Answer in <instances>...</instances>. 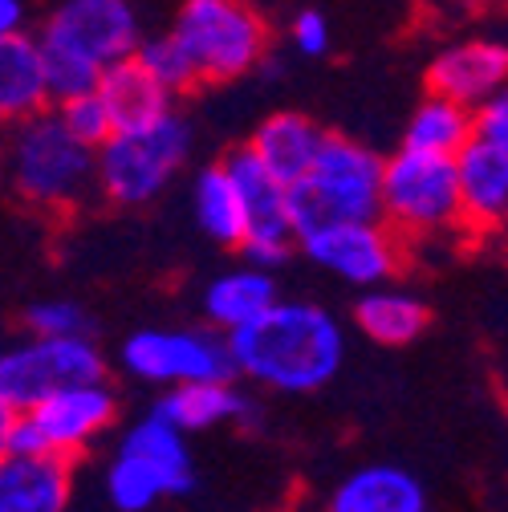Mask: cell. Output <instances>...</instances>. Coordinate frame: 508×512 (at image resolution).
<instances>
[{"mask_svg":"<svg viewBox=\"0 0 508 512\" xmlns=\"http://www.w3.org/2000/svg\"><path fill=\"white\" fill-rule=\"evenodd\" d=\"M232 374L277 395L330 387L346 362V330L317 301H277L257 322L224 338Z\"/></svg>","mask_w":508,"mask_h":512,"instance_id":"obj_1","label":"cell"},{"mask_svg":"<svg viewBox=\"0 0 508 512\" xmlns=\"http://www.w3.org/2000/svg\"><path fill=\"white\" fill-rule=\"evenodd\" d=\"M196 452L192 439L179 435L155 411L139 415L114 443L102 468V492L114 512H155L167 500L196 492Z\"/></svg>","mask_w":508,"mask_h":512,"instance_id":"obj_2","label":"cell"},{"mask_svg":"<svg viewBox=\"0 0 508 512\" xmlns=\"http://www.w3.org/2000/svg\"><path fill=\"white\" fill-rule=\"evenodd\" d=\"M0 167L17 196L41 212H70L94 191V151L70 139L53 110L13 126Z\"/></svg>","mask_w":508,"mask_h":512,"instance_id":"obj_3","label":"cell"},{"mask_svg":"<svg viewBox=\"0 0 508 512\" xmlns=\"http://www.w3.org/2000/svg\"><path fill=\"white\" fill-rule=\"evenodd\" d=\"M378 175H383V155H374L358 139L326 135L309 171L289 187L293 240L326 224L378 220Z\"/></svg>","mask_w":508,"mask_h":512,"instance_id":"obj_4","label":"cell"},{"mask_svg":"<svg viewBox=\"0 0 508 512\" xmlns=\"http://www.w3.org/2000/svg\"><path fill=\"white\" fill-rule=\"evenodd\" d=\"M171 37L187 53L196 82H232L269 53V25L248 0H183Z\"/></svg>","mask_w":508,"mask_h":512,"instance_id":"obj_5","label":"cell"},{"mask_svg":"<svg viewBox=\"0 0 508 512\" xmlns=\"http://www.w3.org/2000/svg\"><path fill=\"white\" fill-rule=\"evenodd\" d=\"M192 155V126L175 110L143 131H114L94 151V187L114 204H151Z\"/></svg>","mask_w":508,"mask_h":512,"instance_id":"obj_6","label":"cell"},{"mask_svg":"<svg viewBox=\"0 0 508 512\" xmlns=\"http://www.w3.org/2000/svg\"><path fill=\"white\" fill-rule=\"evenodd\" d=\"M118 423V391L106 378L78 382L45 395L37 407L21 411L13 423V452L78 460Z\"/></svg>","mask_w":508,"mask_h":512,"instance_id":"obj_7","label":"cell"},{"mask_svg":"<svg viewBox=\"0 0 508 512\" xmlns=\"http://www.w3.org/2000/svg\"><path fill=\"white\" fill-rule=\"evenodd\" d=\"M378 220L395 236H427L460 224L456 163L423 151H395L378 175Z\"/></svg>","mask_w":508,"mask_h":512,"instance_id":"obj_8","label":"cell"},{"mask_svg":"<svg viewBox=\"0 0 508 512\" xmlns=\"http://www.w3.org/2000/svg\"><path fill=\"white\" fill-rule=\"evenodd\" d=\"M122 370L135 382L159 391H175V387H192V382H228L232 374V358H228V342L208 330V326H147L135 330L118 350Z\"/></svg>","mask_w":508,"mask_h":512,"instance_id":"obj_9","label":"cell"},{"mask_svg":"<svg viewBox=\"0 0 508 512\" xmlns=\"http://www.w3.org/2000/svg\"><path fill=\"white\" fill-rule=\"evenodd\" d=\"M143 41V25L131 0H61L41 25L37 49L82 61L94 74H106L131 61Z\"/></svg>","mask_w":508,"mask_h":512,"instance_id":"obj_10","label":"cell"},{"mask_svg":"<svg viewBox=\"0 0 508 512\" xmlns=\"http://www.w3.org/2000/svg\"><path fill=\"white\" fill-rule=\"evenodd\" d=\"M98 378H106V358L94 338H25L0 350V407L21 415L61 387Z\"/></svg>","mask_w":508,"mask_h":512,"instance_id":"obj_11","label":"cell"},{"mask_svg":"<svg viewBox=\"0 0 508 512\" xmlns=\"http://www.w3.org/2000/svg\"><path fill=\"white\" fill-rule=\"evenodd\" d=\"M297 248L309 261L354 285V289H378L399 273V236L383 220H358V224H326L297 236Z\"/></svg>","mask_w":508,"mask_h":512,"instance_id":"obj_12","label":"cell"},{"mask_svg":"<svg viewBox=\"0 0 508 512\" xmlns=\"http://www.w3.org/2000/svg\"><path fill=\"white\" fill-rule=\"evenodd\" d=\"M508 82V45L496 37H472L439 49L427 66L431 98L456 102L464 110H476L480 102L504 94Z\"/></svg>","mask_w":508,"mask_h":512,"instance_id":"obj_13","label":"cell"},{"mask_svg":"<svg viewBox=\"0 0 508 512\" xmlns=\"http://www.w3.org/2000/svg\"><path fill=\"white\" fill-rule=\"evenodd\" d=\"M322 512H427V488L403 464H358L330 488Z\"/></svg>","mask_w":508,"mask_h":512,"instance_id":"obj_14","label":"cell"},{"mask_svg":"<svg viewBox=\"0 0 508 512\" xmlns=\"http://www.w3.org/2000/svg\"><path fill=\"white\" fill-rule=\"evenodd\" d=\"M452 163L460 191V220L488 232L500 228L508 216V147L468 139Z\"/></svg>","mask_w":508,"mask_h":512,"instance_id":"obj_15","label":"cell"},{"mask_svg":"<svg viewBox=\"0 0 508 512\" xmlns=\"http://www.w3.org/2000/svg\"><path fill=\"white\" fill-rule=\"evenodd\" d=\"M74 500V464L57 456L9 452L0 460V512H66Z\"/></svg>","mask_w":508,"mask_h":512,"instance_id":"obj_16","label":"cell"},{"mask_svg":"<svg viewBox=\"0 0 508 512\" xmlns=\"http://www.w3.org/2000/svg\"><path fill=\"white\" fill-rule=\"evenodd\" d=\"M155 415L167 419L179 435H204L216 427H232V423H252L257 419V403L248 391L236 387V378L228 382H192V387H175L163 391V399L155 403Z\"/></svg>","mask_w":508,"mask_h":512,"instance_id":"obj_17","label":"cell"},{"mask_svg":"<svg viewBox=\"0 0 508 512\" xmlns=\"http://www.w3.org/2000/svg\"><path fill=\"white\" fill-rule=\"evenodd\" d=\"M322 139H326V131L313 118H305L297 110H281V114H269L257 131H252L248 155L257 159L273 179L293 187L309 171V163H313L317 147H322Z\"/></svg>","mask_w":508,"mask_h":512,"instance_id":"obj_18","label":"cell"},{"mask_svg":"<svg viewBox=\"0 0 508 512\" xmlns=\"http://www.w3.org/2000/svg\"><path fill=\"white\" fill-rule=\"evenodd\" d=\"M281 297H277V281L273 273H261V269H228L220 277H212L204 285V322L208 330H216L220 338L252 326L265 309H273Z\"/></svg>","mask_w":508,"mask_h":512,"instance_id":"obj_19","label":"cell"},{"mask_svg":"<svg viewBox=\"0 0 508 512\" xmlns=\"http://www.w3.org/2000/svg\"><path fill=\"white\" fill-rule=\"evenodd\" d=\"M236 187V196L244 204V220H248V236H293L289 228V187L281 179H273L257 159L248 155V147L232 151L220 163Z\"/></svg>","mask_w":508,"mask_h":512,"instance_id":"obj_20","label":"cell"},{"mask_svg":"<svg viewBox=\"0 0 508 512\" xmlns=\"http://www.w3.org/2000/svg\"><path fill=\"white\" fill-rule=\"evenodd\" d=\"M98 98H102V106L110 114L114 131H143V126H151V122H159V118H167L175 110L171 106L175 98L139 70L135 57L98 78Z\"/></svg>","mask_w":508,"mask_h":512,"instance_id":"obj_21","label":"cell"},{"mask_svg":"<svg viewBox=\"0 0 508 512\" xmlns=\"http://www.w3.org/2000/svg\"><path fill=\"white\" fill-rule=\"evenodd\" d=\"M354 322L358 330L378 342V346H411L427 322H431V309L423 305V297L407 293V289H395V285H378V289H366L354 305Z\"/></svg>","mask_w":508,"mask_h":512,"instance_id":"obj_22","label":"cell"},{"mask_svg":"<svg viewBox=\"0 0 508 512\" xmlns=\"http://www.w3.org/2000/svg\"><path fill=\"white\" fill-rule=\"evenodd\" d=\"M49 106L41 53L29 33L0 41V122H25Z\"/></svg>","mask_w":508,"mask_h":512,"instance_id":"obj_23","label":"cell"},{"mask_svg":"<svg viewBox=\"0 0 508 512\" xmlns=\"http://www.w3.org/2000/svg\"><path fill=\"white\" fill-rule=\"evenodd\" d=\"M192 208H196L200 228H204L216 244H228V248H240V244H244V232H248L244 204H240L236 187H232V179H228V171H224L220 163H212V167H204V171L196 175Z\"/></svg>","mask_w":508,"mask_h":512,"instance_id":"obj_24","label":"cell"},{"mask_svg":"<svg viewBox=\"0 0 508 512\" xmlns=\"http://www.w3.org/2000/svg\"><path fill=\"white\" fill-rule=\"evenodd\" d=\"M468 139H472V110H464L456 102H443V98H427V102L415 106V114L407 122L403 147L423 151V155L456 159V151Z\"/></svg>","mask_w":508,"mask_h":512,"instance_id":"obj_25","label":"cell"},{"mask_svg":"<svg viewBox=\"0 0 508 512\" xmlns=\"http://www.w3.org/2000/svg\"><path fill=\"white\" fill-rule=\"evenodd\" d=\"M135 61H139V70L159 82L171 98L187 86H196V70H192V61H187V53L179 49V41L171 33H159V37H143L139 49H135Z\"/></svg>","mask_w":508,"mask_h":512,"instance_id":"obj_26","label":"cell"},{"mask_svg":"<svg viewBox=\"0 0 508 512\" xmlns=\"http://www.w3.org/2000/svg\"><path fill=\"white\" fill-rule=\"evenodd\" d=\"M29 338H90V313L70 297H41L25 309Z\"/></svg>","mask_w":508,"mask_h":512,"instance_id":"obj_27","label":"cell"},{"mask_svg":"<svg viewBox=\"0 0 508 512\" xmlns=\"http://www.w3.org/2000/svg\"><path fill=\"white\" fill-rule=\"evenodd\" d=\"M53 114H57L61 126H66V135L78 139L86 151H98V147L114 135L110 114H106L98 90H94V94H82V98H70V102H61Z\"/></svg>","mask_w":508,"mask_h":512,"instance_id":"obj_28","label":"cell"},{"mask_svg":"<svg viewBox=\"0 0 508 512\" xmlns=\"http://www.w3.org/2000/svg\"><path fill=\"white\" fill-rule=\"evenodd\" d=\"M472 139L508 147V94H496L472 110Z\"/></svg>","mask_w":508,"mask_h":512,"instance_id":"obj_29","label":"cell"},{"mask_svg":"<svg viewBox=\"0 0 508 512\" xmlns=\"http://www.w3.org/2000/svg\"><path fill=\"white\" fill-rule=\"evenodd\" d=\"M289 41H293V49H297L301 57H322V53L330 49V21H326L322 13L305 9V13L293 17Z\"/></svg>","mask_w":508,"mask_h":512,"instance_id":"obj_30","label":"cell"},{"mask_svg":"<svg viewBox=\"0 0 508 512\" xmlns=\"http://www.w3.org/2000/svg\"><path fill=\"white\" fill-rule=\"evenodd\" d=\"M244 252V261L248 269H261V273H273L289 261V252H293V236H248L240 244Z\"/></svg>","mask_w":508,"mask_h":512,"instance_id":"obj_31","label":"cell"},{"mask_svg":"<svg viewBox=\"0 0 508 512\" xmlns=\"http://www.w3.org/2000/svg\"><path fill=\"white\" fill-rule=\"evenodd\" d=\"M29 21V5L25 0H0V41L5 37H21Z\"/></svg>","mask_w":508,"mask_h":512,"instance_id":"obj_32","label":"cell"},{"mask_svg":"<svg viewBox=\"0 0 508 512\" xmlns=\"http://www.w3.org/2000/svg\"><path fill=\"white\" fill-rule=\"evenodd\" d=\"M13 423H17V415L9 407H0V460L13 452Z\"/></svg>","mask_w":508,"mask_h":512,"instance_id":"obj_33","label":"cell"}]
</instances>
